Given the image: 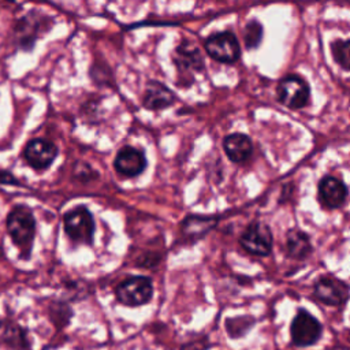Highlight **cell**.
Segmentation results:
<instances>
[{"label": "cell", "mask_w": 350, "mask_h": 350, "mask_svg": "<svg viewBox=\"0 0 350 350\" xmlns=\"http://www.w3.org/2000/svg\"><path fill=\"white\" fill-rule=\"evenodd\" d=\"M5 226L14 245L19 249L21 258L27 260L36 237V219L31 209L26 205L14 206L7 216Z\"/></svg>", "instance_id": "obj_1"}, {"label": "cell", "mask_w": 350, "mask_h": 350, "mask_svg": "<svg viewBox=\"0 0 350 350\" xmlns=\"http://www.w3.org/2000/svg\"><path fill=\"white\" fill-rule=\"evenodd\" d=\"M64 231L75 243L92 245L94 235V220L86 206H77L68 211L63 219Z\"/></svg>", "instance_id": "obj_2"}, {"label": "cell", "mask_w": 350, "mask_h": 350, "mask_svg": "<svg viewBox=\"0 0 350 350\" xmlns=\"http://www.w3.org/2000/svg\"><path fill=\"white\" fill-rule=\"evenodd\" d=\"M116 299L126 306H141L153 297L152 280L146 276H130L115 288Z\"/></svg>", "instance_id": "obj_3"}, {"label": "cell", "mask_w": 350, "mask_h": 350, "mask_svg": "<svg viewBox=\"0 0 350 350\" xmlns=\"http://www.w3.org/2000/svg\"><path fill=\"white\" fill-rule=\"evenodd\" d=\"M321 332V323L306 309H298L290 324L291 342L298 347H308L317 343Z\"/></svg>", "instance_id": "obj_4"}, {"label": "cell", "mask_w": 350, "mask_h": 350, "mask_svg": "<svg viewBox=\"0 0 350 350\" xmlns=\"http://www.w3.org/2000/svg\"><path fill=\"white\" fill-rule=\"evenodd\" d=\"M278 100L287 108L301 109L309 103L310 90L308 83L298 75L284 77L276 89Z\"/></svg>", "instance_id": "obj_5"}, {"label": "cell", "mask_w": 350, "mask_h": 350, "mask_svg": "<svg viewBox=\"0 0 350 350\" xmlns=\"http://www.w3.org/2000/svg\"><path fill=\"white\" fill-rule=\"evenodd\" d=\"M204 46L206 53L220 63H235L241 55L239 42L231 31L212 34L205 40Z\"/></svg>", "instance_id": "obj_6"}, {"label": "cell", "mask_w": 350, "mask_h": 350, "mask_svg": "<svg viewBox=\"0 0 350 350\" xmlns=\"http://www.w3.org/2000/svg\"><path fill=\"white\" fill-rule=\"evenodd\" d=\"M241 246L256 256H268L272 250L273 237L265 223H250L239 238Z\"/></svg>", "instance_id": "obj_7"}, {"label": "cell", "mask_w": 350, "mask_h": 350, "mask_svg": "<svg viewBox=\"0 0 350 350\" xmlns=\"http://www.w3.org/2000/svg\"><path fill=\"white\" fill-rule=\"evenodd\" d=\"M314 297L329 306L345 305L350 297V287L334 276H321L313 286Z\"/></svg>", "instance_id": "obj_8"}, {"label": "cell", "mask_w": 350, "mask_h": 350, "mask_svg": "<svg viewBox=\"0 0 350 350\" xmlns=\"http://www.w3.org/2000/svg\"><path fill=\"white\" fill-rule=\"evenodd\" d=\"M57 156V146L45 138H34L23 149V159L34 170H45Z\"/></svg>", "instance_id": "obj_9"}, {"label": "cell", "mask_w": 350, "mask_h": 350, "mask_svg": "<svg viewBox=\"0 0 350 350\" xmlns=\"http://www.w3.org/2000/svg\"><path fill=\"white\" fill-rule=\"evenodd\" d=\"M146 157L142 150L133 146H123L113 161V167L119 175L133 178L144 172L146 168Z\"/></svg>", "instance_id": "obj_10"}, {"label": "cell", "mask_w": 350, "mask_h": 350, "mask_svg": "<svg viewBox=\"0 0 350 350\" xmlns=\"http://www.w3.org/2000/svg\"><path fill=\"white\" fill-rule=\"evenodd\" d=\"M347 198L346 185L331 175L324 176L319 182V201L327 209L340 208Z\"/></svg>", "instance_id": "obj_11"}, {"label": "cell", "mask_w": 350, "mask_h": 350, "mask_svg": "<svg viewBox=\"0 0 350 350\" xmlns=\"http://www.w3.org/2000/svg\"><path fill=\"white\" fill-rule=\"evenodd\" d=\"M174 62L179 72H194L201 71L204 68V59L198 51V48L193 42H182L175 49Z\"/></svg>", "instance_id": "obj_12"}, {"label": "cell", "mask_w": 350, "mask_h": 350, "mask_svg": "<svg viewBox=\"0 0 350 350\" xmlns=\"http://www.w3.org/2000/svg\"><path fill=\"white\" fill-rule=\"evenodd\" d=\"M175 103V94L164 83L157 81H150L146 85L142 104L150 111L164 109Z\"/></svg>", "instance_id": "obj_13"}, {"label": "cell", "mask_w": 350, "mask_h": 350, "mask_svg": "<svg viewBox=\"0 0 350 350\" xmlns=\"http://www.w3.org/2000/svg\"><path fill=\"white\" fill-rule=\"evenodd\" d=\"M223 148L227 157L232 163H243L249 160L253 152L252 139L246 134L234 133L223 139Z\"/></svg>", "instance_id": "obj_14"}, {"label": "cell", "mask_w": 350, "mask_h": 350, "mask_svg": "<svg viewBox=\"0 0 350 350\" xmlns=\"http://www.w3.org/2000/svg\"><path fill=\"white\" fill-rule=\"evenodd\" d=\"M312 253L310 238L299 228H291L286 232V254L294 260H304Z\"/></svg>", "instance_id": "obj_15"}, {"label": "cell", "mask_w": 350, "mask_h": 350, "mask_svg": "<svg viewBox=\"0 0 350 350\" xmlns=\"http://www.w3.org/2000/svg\"><path fill=\"white\" fill-rule=\"evenodd\" d=\"M216 224V217L209 216H187L182 223V232L191 239L205 235Z\"/></svg>", "instance_id": "obj_16"}, {"label": "cell", "mask_w": 350, "mask_h": 350, "mask_svg": "<svg viewBox=\"0 0 350 350\" xmlns=\"http://www.w3.org/2000/svg\"><path fill=\"white\" fill-rule=\"evenodd\" d=\"M254 325V319L250 316H238L227 319L224 323L226 331L230 338H241L249 332V329Z\"/></svg>", "instance_id": "obj_17"}, {"label": "cell", "mask_w": 350, "mask_h": 350, "mask_svg": "<svg viewBox=\"0 0 350 350\" xmlns=\"http://www.w3.org/2000/svg\"><path fill=\"white\" fill-rule=\"evenodd\" d=\"M4 340L16 350H29L26 331L18 324H8L4 329Z\"/></svg>", "instance_id": "obj_18"}, {"label": "cell", "mask_w": 350, "mask_h": 350, "mask_svg": "<svg viewBox=\"0 0 350 350\" xmlns=\"http://www.w3.org/2000/svg\"><path fill=\"white\" fill-rule=\"evenodd\" d=\"M334 60L345 70L350 71V40H335L331 42Z\"/></svg>", "instance_id": "obj_19"}, {"label": "cell", "mask_w": 350, "mask_h": 350, "mask_svg": "<svg viewBox=\"0 0 350 350\" xmlns=\"http://www.w3.org/2000/svg\"><path fill=\"white\" fill-rule=\"evenodd\" d=\"M262 38V26L257 19L249 21L243 29V41L247 49L257 48Z\"/></svg>", "instance_id": "obj_20"}, {"label": "cell", "mask_w": 350, "mask_h": 350, "mask_svg": "<svg viewBox=\"0 0 350 350\" xmlns=\"http://www.w3.org/2000/svg\"><path fill=\"white\" fill-rule=\"evenodd\" d=\"M71 314H72V312H71V309L66 304L56 302V304H53L51 306V319H52L53 324L57 328L66 327L68 324V321H70Z\"/></svg>", "instance_id": "obj_21"}, {"label": "cell", "mask_w": 350, "mask_h": 350, "mask_svg": "<svg viewBox=\"0 0 350 350\" xmlns=\"http://www.w3.org/2000/svg\"><path fill=\"white\" fill-rule=\"evenodd\" d=\"M209 346H211L209 340L206 338H201V339H194L189 343H185L180 350H208Z\"/></svg>", "instance_id": "obj_22"}, {"label": "cell", "mask_w": 350, "mask_h": 350, "mask_svg": "<svg viewBox=\"0 0 350 350\" xmlns=\"http://www.w3.org/2000/svg\"><path fill=\"white\" fill-rule=\"evenodd\" d=\"M0 183H10V185H18V180L12 176L8 171H0Z\"/></svg>", "instance_id": "obj_23"}]
</instances>
